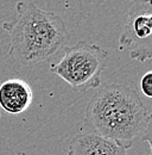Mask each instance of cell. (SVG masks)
Returning a JSON list of instances; mask_svg holds the SVG:
<instances>
[{"mask_svg": "<svg viewBox=\"0 0 152 155\" xmlns=\"http://www.w3.org/2000/svg\"><path fill=\"white\" fill-rule=\"evenodd\" d=\"M83 127L126 150L145 141L151 148L152 116L137 90L109 84L96 91L84 110Z\"/></svg>", "mask_w": 152, "mask_h": 155, "instance_id": "cell-1", "label": "cell"}, {"mask_svg": "<svg viewBox=\"0 0 152 155\" xmlns=\"http://www.w3.org/2000/svg\"><path fill=\"white\" fill-rule=\"evenodd\" d=\"M120 50H127L133 60L145 62L152 58V2L133 1L127 21L119 38Z\"/></svg>", "mask_w": 152, "mask_h": 155, "instance_id": "cell-4", "label": "cell"}, {"mask_svg": "<svg viewBox=\"0 0 152 155\" xmlns=\"http://www.w3.org/2000/svg\"><path fill=\"white\" fill-rule=\"evenodd\" d=\"M63 50L62 58L50 66V72L63 79L77 93L97 88L101 85V74L108 60V51L83 41Z\"/></svg>", "mask_w": 152, "mask_h": 155, "instance_id": "cell-3", "label": "cell"}, {"mask_svg": "<svg viewBox=\"0 0 152 155\" xmlns=\"http://www.w3.org/2000/svg\"><path fill=\"white\" fill-rule=\"evenodd\" d=\"M68 155H127V153L124 147L111 140L92 133H82L69 141Z\"/></svg>", "mask_w": 152, "mask_h": 155, "instance_id": "cell-5", "label": "cell"}, {"mask_svg": "<svg viewBox=\"0 0 152 155\" xmlns=\"http://www.w3.org/2000/svg\"><path fill=\"white\" fill-rule=\"evenodd\" d=\"M32 99V90L24 80L10 79L0 85V107L10 115H19L27 110Z\"/></svg>", "mask_w": 152, "mask_h": 155, "instance_id": "cell-6", "label": "cell"}, {"mask_svg": "<svg viewBox=\"0 0 152 155\" xmlns=\"http://www.w3.org/2000/svg\"><path fill=\"white\" fill-rule=\"evenodd\" d=\"M16 8V19L5 21L2 29L10 36L7 54L17 63L44 62L65 48L70 34L59 16L38 8L31 1H20Z\"/></svg>", "mask_w": 152, "mask_h": 155, "instance_id": "cell-2", "label": "cell"}, {"mask_svg": "<svg viewBox=\"0 0 152 155\" xmlns=\"http://www.w3.org/2000/svg\"><path fill=\"white\" fill-rule=\"evenodd\" d=\"M139 86H140V91L145 97H152V72H147L141 77Z\"/></svg>", "mask_w": 152, "mask_h": 155, "instance_id": "cell-7", "label": "cell"}]
</instances>
